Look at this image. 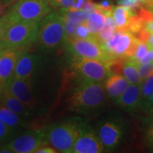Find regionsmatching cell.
<instances>
[{
	"label": "cell",
	"mask_w": 153,
	"mask_h": 153,
	"mask_svg": "<svg viewBox=\"0 0 153 153\" xmlns=\"http://www.w3.org/2000/svg\"><path fill=\"white\" fill-rule=\"evenodd\" d=\"M104 84L79 78L69 94V105L72 111L87 114L99 109L106 102Z\"/></svg>",
	"instance_id": "6da1fadb"
},
{
	"label": "cell",
	"mask_w": 153,
	"mask_h": 153,
	"mask_svg": "<svg viewBox=\"0 0 153 153\" xmlns=\"http://www.w3.org/2000/svg\"><path fill=\"white\" fill-rule=\"evenodd\" d=\"M84 123L82 120H68L50 126L45 131V140L57 152L71 153Z\"/></svg>",
	"instance_id": "7a4b0ae2"
},
{
	"label": "cell",
	"mask_w": 153,
	"mask_h": 153,
	"mask_svg": "<svg viewBox=\"0 0 153 153\" xmlns=\"http://www.w3.org/2000/svg\"><path fill=\"white\" fill-rule=\"evenodd\" d=\"M65 41V34L62 13L50 12L39 23L36 41L43 51L51 52L58 48Z\"/></svg>",
	"instance_id": "3957f363"
},
{
	"label": "cell",
	"mask_w": 153,
	"mask_h": 153,
	"mask_svg": "<svg viewBox=\"0 0 153 153\" xmlns=\"http://www.w3.org/2000/svg\"><path fill=\"white\" fill-rule=\"evenodd\" d=\"M39 23L19 21L9 28L0 43L5 48H26L37 40Z\"/></svg>",
	"instance_id": "277c9868"
},
{
	"label": "cell",
	"mask_w": 153,
	"mask_h": 153,
	"mask_svg": "<svg viewBox=\"0 0 153 153\" xmlns=\"http://www.w3.org/2000/svg\"><path fill=\"white\" fill-rule=\"evenodd\" d=\"M139 41L131 32L117 29L101 46L112 58H126L133 56Z\"/></svg>",
	"instance_id": "5b68a950"
},
{
	"label": "cell",
	"mask_w": 153,
	"mask_h": 153,
	"mask_svg": "<svg viewBox=\"0 0 153 153\" xmlns=\"http://www.w3.org/2000/svg\"><path fill=\"white\" fill-rule=\"evenodd\" d=\"M66 48L73 57L93 59L107 62L111 57L94 38H71L65 41Z\"/></svg>",
	"instance_id": "8992f818"
},
{
	"label": "cell",
	"mask_w": 153,
	"mask_h": 153,
	"mask_svg": "<svg viewBox=\"0 0 153 153\" xmlns=\"http://www.w3.org/2000/svg\"><path fill=\"white\" fill-rule=\"evenodd\" d=\"M71 67L79 78L93 82L104 83L111 74L106 62L93 59L73 57Z\"/></svg>",
	"instance_id": "52a82bcc"
},
{
	"label": "cell",
	"mask_w": 153,
	"mask_h": 153,
	"mask_svg": "<svg viewBox=\"0 0 153 153\" xmlns=\"http://www.w3.org/2000/svg\"><path fill=\"white\" fill-rule=\"evenodd\" d=\"M49 0H19L10 10L19 21L28 20L40 22L51 12Z\"/></svg>",
	"instance_id": "ba28073f"
},
{
	"label": "cell",
	"mask_w": 153,
	"mask_h": 153,
	"mask_svg": "<svg viewBox=\"0 0 153 153\" xmlns=\"http://www.w3.org/2000/svg\"><path fill=\"white\" fill-rule=\"evenodd\" d=\"M48 144L45 140V131H30L3 145L12 153H36L38 148Z\"/></svg>",
	"instance_id": "9c48e42d"
},
{
	"label": "cell",
	"mask_w": 153,
	"mask_h": 153,
	"mask_svg": "<svg viewBox=\"0 0 153 153\" xmlns=\"http://www.w3.org/2000/svg\"><path fill=\"white\" fill-rule=\"evenodd\" d=\"M97 133L104 150H113L117 148L123 139V126L118 120L107 119L99 124Z\"/></svg>",
	"instance_id": "30bf717a"
},
{
	"label": "cell",
	"mask_w": 153,
	"mask_h": 153,
	"mask_svg": "<svg viewBox=\"0 0 153 153\" xmlns=\"http://www.w3.org/2000/svg\"><path fill=\"white\" fill-rule=\"evenodd\" d=\"M31 81L32 79H22L13 76L0 86V88L16 97L30 109H33L36 104V100L33 92Z\"/></svg>",
	"instance_id": "8fae6325"
},
{
	"label": "cell",
	"mask_w": 153,
	"mask_h": 153,
	"mask_svg": "<svg viewBox=\"0 0 153 153\" xmlns=\"http://www.w3.org/2000/svg\"><path fill=\"white\" fill-rule=\"evenodd\" d=\"M104 148L97 133L85 123L74 143L72 153H101Z\"/></svg>",
	"instance_id": "7c38bea8"
},
{
	"label": "cell",
	"mask_w": 153,
	"mask_h": 153,
	"mask_svg": "<svg viewBox=\"0 0 153 153\" xmlns=\"http://www.w3.org/2000/svg\"><path fill=\"white\" fill-rule=\"evenodd\" d=\"M25 48H5L0 57V86L14 76L15 68Z\"/></svg>",
	"instance_id": "4fadbf2b"
},
{
	"label": "cell",
	"mask_w": 153,
	"mask_h": 153,
	"mask_svg": "<svg viewBox=\"0 0 153 153\" xmlns=\"http://www.w3.org/2000/svg\"><path fill=\"white\" fill-rule=\"evenodd\" d=\"M41 64V57L25 52L16 63L14 76L22 79H32Z\"/></svg>",
	"instance_id": "5bb4252c"
},
{
	"label": "cell",
	"mask_w": 153,
	"mask_h": 153,
	"mask_svg": "<svg viewBox=\"0 0 153 153\" xmlns=\"http://www.w3.org/2000/svg\"><path fill=\"white\" fill-rule=\"evenodd\" d=\"M116 104L120 108L126 111H134L140 107V85L130 84L116 101Z\"/></svg>",
	"instance_id": "9a60e30c"
},
{
	"label": "cell",
	"mask_w": 153,
	"mask_h": 153,
	"mask_svg": "<svg viewBox=\"0 0 153 153\" xmlns=\"http://www.w3.org/2000/svg\"><path fill=\"white\" fill-rule=\"evenodd\" d=\"M104 82L106 94L115 101L130 85L129 82L123 75L116 73L110 74Z\"/></svg>",
	"instance_id": "2e32d148"
},
{
	"label": "cell",
	"mask_w": 153,
	"mask_h": 153,
	"mask_svg": "<svg viewBox=\"0 0 153 153\" xmlns=\"http://www.w3.org/2000/svg\"><path fill=\"white\" fill-rule=\"evenodd\" d=\"M0 103L2 106L9 108L24 118L28 117L30 115L31 109L16 97L1 88H0Z\"/></svg>",
	"instance_id": "e0dca14e"
},
{
	"label": "cell",
	"mask_w": 153,
	"mask_h": 153,
	"mask_svg": "<svg viewBox=\"0 0 153 153\" xmlns=\"http://www.w3.org/2000/svg\"><path fill=\"white\" fill-rule=\"evenodd\" d=\"M118 74L123 75L130 84L141 85L143 82L140 75L137 63L130 57L122 59Z\"/></svg>",
	"instance_id": "ac0fdd59"
},
{
	"label": "cell",
	"mask_w": 153,
	"mask_h": 153,
	"mask_svg": "<svg viewBox=\"0 0 153 153\" xmlns=\"http://www.w3.org/2000/svg\"><path fill=\"white\" fill-rule=\"evenodd\" d=\"M135 14V10L128 7L121 5L114 7L112 11V16L117 26V29L126 30L130 20Z\"/></svg>",
	"instance_id": "d6986e66"
},
{
	"label": "cell",
	"mask_w": 153,
	"mask_h": 153,
	"mask_svg": "<svg viewBox=\"0 0 153 153\" xmlns=\"http://www.w3.org/2000/svg\"><path fill=\"white\" fill-rule=\"evenodd\" d=\"M0 120L16 131L25 125L24 118L2 105L0 106Z\"/></svg>",
	"instance_id": "ffe728a7"
},
{
	"label": "cell",
	"mask_w": 153,
	"mask_h": 153,
	"mask_svg": "<svg viewBox=\"0 0 153 153\" xmlns=\"http://www.w3.org/2000/svg\"><path fill=\"white\" fill-rule=\"evenodd\" d=\"M106 16L100 11L94 9L90 12L88 19L86 21V24L89 30L91 38H94L100 31L104 26Z\"/></svg>",
	"instance_id": "44dd1931"
},
{
	"label": "cell",
	"mask_w": 153,
	"mask_h": 153,
	"mask_svg": "<svg viewBox=\"0 0 153 153\" xmlns=\"http://www.w3.org/2000/svg\"><path fill=\"white\" fill-rule=\"evenodd\" d=\"M116 30H117V26H116L113 16H106L104 26L101 28L98 34L96 36L94 39L101 45H103L105 42L108 41L111 37Z\"/></svg>",
	"instance_id": "7402d4cb"
},
{
	"label": "cell",
	"mask_w": 153,
	"mask_h": 153,
	"mask_svg": "<svg viewBox=\"0 0 153 153\" xmlns=\"http://www.w3.org/2000/svg\"><path fill=\"white\" fill-rule=\"evenodd\" d=\"M141 104L140 107L146 109L153 93V71L148 77L143 80L140 85Z\"/></svg>",
	"instance_id": "603a6c76"
},
{
	"label": "cell",
	"mask_w": 153,
	"mask_h": 153,
	"mask_svg": "<svg viewBox=\"0 0 153 153\" xmlns=\"http://www.w3.org/2000/svg\"><path fill=\"white\" fill-rule=\"evenodd\" d=\"M90 12L84 10H69L63 9V18L74 24H79L87 21Z\"/></svg>",
	"instance_id": "cb8c5ba5"
},
{
	"label": "cell",
	"mask_w": 153,
	"mask_h": 153,
	"mask_svg": "<svg viewBox=\"0 0 153 153\" xmlns=\"http://www.w3.org/2000/svg\"><path fill=\"white\" fill-rule=\"evenodd\" d=\"M18 22H19V19L10 9L2 16L0 17V41L7 33L9 28Z\"/></svg>",
	"instance_id": "d4e9b609"
},
{
	"label": "cell",
	"mask_w": 153,
	"mask_h": 153,
	"mask_svg": "<svg viewBox=\"0 0 153 153\" xmlns=\"http://www.w3.org/2000/svg\"><path fill=\"white\" fill-rule=\"evenodd\" d=\"M16 131L11 129L0 120V144L9 142L16 135Z\"/></svg>",
	"instance_id": "484cf974"
},
{
	"label": "cell",
	"mask_w": 153,
	"mask_h": 153,
	"mask_svg": "<svg viewBox=\"0 0 153 153\" xmlns=\"http://www.w3.org/2000/svg\"><path fill=\"white\" fill-rule=\"evenodd\" d=\"M150 49V45H148V43H147V42L139 41L136 48H135V53H134L133 56L130 57V58L132 59L134 62L138 63L140 62V60L145 56V54L148 53V51Z\"/></svg>",
	"instance_id": "4316f807"
},
{
	"label": "cell",
	"mask_w": 153,
	"mask_h": 153,
	"mask_svg": "<svg viewBox=\"0 0 153 153\" xmlns=\"http://www.w3.org/2000/svg\"><path fill=\"white\" fill-rule=\"evenodd\" d=\"M74 38H79V39H87V38H92L89 33V30L86 24V22H82L77 25L76 28L75 34Z\"/></svg>",
	"instance_id": "83f0119b"
},
{
	"label": "cell",
	"mask_w": 153,
	"mask_h": 153,
	"mask_svg": "<svg viewBox=\"0 0 153 153\" xmlns=\"http://www.w3.org/2000/svg\"><path fill=\"white\" fill-rule=\"evenodd\" d=\"M117 4L118 5L124 6L135 10L141 8L143 5H145V0H118Z\"/></svg>",
	"instance_id": "f1b7e54d"
},
{
	"label": "cell",
	"mask_w": 153,
	"mask_h": 153,
	"mask_svg": "<svg viewBox=\"0 0 153 153\" xmlns=\"http://www.w3.org/2000/svg\"><path fill=\"white\" fill-rule=\"evenodd\" d=\"M137 65L140 75L143 81L153 71V61L152 62L145 63V64H137Z\"/></svg>",
	"instance_id": "f546056e"
},
{
	"label": "cell",
	"mask_w": 153,
	"mask_h": 153,
	"mask_svg": "<svg viewBox=\"0 0 153 153\" xmlns=\"http://www.w3.org/2000/svg\"><path fill=\"white\" fill-rule=\"evenodd\" d=\"M64 19V28H65V40L71 39L74 38V34H75L76 28L78 24H74L69 21Z\"/></svg>",
	"instance_id": "4dcf8cb0"
},
{
	"label": "cell",
	"mask_w": 153,
	"mask_h": 153,
	"mask_svg": "<svg viewBox=\"0 0 153 153\" xmlns=\"http://www.w3.org/2000/svg\"><path fill=\"white\" fill-rule=\"evenodd\" d=\"M75 0H49L51 5L55 7H60L63 9H69L73 4Z\"/></svg>",
	"instance_id": "1f68e13d"
},
{
	"label": "cell",
	"mask_w": 153,
	"mask_h": 153,
	"mask_svg": "<svg viewBox=\"0 0 153 153\" xmlns=\"http://www.w3.org/2000/svg\"><path fill=\"white\" fill-rule=\"evenodd\" d=\"M146 135L148 140L153 145V115H151V117L148 121Z\"/></svg>",
	"instance_id": "d6a6232c"
},
{
	"label": "cell",
	"mask_w": 153,
	"mask_h": 153,
	"mask_svg": "<svg viewBox=\"0 0 153 153\" xmlns=\"http://www.w3.org/2000/svg\"><path fill=\"white\" fill-rule=\"evenodd\" d=\"M89 1H90V0H75L73 4L70 8L66 9H69V10H82L84 5Z\"/></svg>",
	"instance_id": "836d02e7"
},
{
	"label": "cell",
	"mask_w": 153,
	"mask_h": 153,
	"mask_svg": "<svg viewBox=\"0 0 153 153\" xmlns=\"http://www.w3.org/2000/svg\"><path fill=\"white\" fill-rule=\"evenodd\" d=\"M57 151L53 148L51 145H48V144L43 145L41 148H38L36 153H56Z\"/></svg>",
	"instance_id": "e575fe53"
},
{
	"label": "cell",
	"mask_w": 153,
	"mask_h": 153,
	"mask_svg": "<svg viewBox=\"0 0 153 153\" xmlns=\"http://www.w3.org/2000/svg\"><path fill=\"white\" fill-rule=\"evenodd\" d=\"M153 61V49L150 48L137 64H145Z\"/></svg>",
	"instance_id": "d590c367"
},
{
	"label": "cell",
	"mask_w": 153,
	"mask_h": 153,
	"mask_svg": "<svg viewBox=\"0 0 153 153\" xmlns=\"http://www.w3.org/2000/svg\"><path fill=\"white\" fill-rule=\"evenodd\" d=\"M10 7L11 6L6 3L4 0H0V17L7 12V9Z\"/></svg>",
	"instance_id": "8d00e7d4"
},
{
	"label": "cell",
	"mask_w": 153,
	"mask_h": 153,
	"mask_svg": "<svg viewBox=\"0 0 153 153\" xmlns=\"http://www.w3.org/2000/svg\"><path fill=\"white\" fill-rule=\"evenodd\" d=\"M146 111L150 113V115H153V93L152 96H151V98L149 101V104L146 108Z\"/></svg>",
	"instance_id": "74e56055"
},
{
	"label": "cell",
	"mask_w": 153,
	"mask_h": 153,
	"mask_svg": "<svg viewBox=\"0 0 153 153\" xmlns=\"http://www.w3.org/2000/svg\"><path fill=\"white\" fill-rule=\"evenodd\" d=\"M145 28L148 31H150V33H153V19L145 24Z\"/></svg>",
	"instance_id": "f35d334b"
},
{
	"label": "cell",
	"mask_w": 153,
	"mask_h": 153,
	"mask_svg": "<svg viewBox=\"0 0 153 153\" xmlns=\"http://www.w3.org/2000/svg\"><path fill=\"white\" fill-rule=\"evenodd\" d=\"M148 45H150V48H153V33L151 34L150 38H149L148 41Z\"/></svg>",
	"instance_id": "ab89813d"
},
{
	"label": "cell",
	"mask_w": 153,
	"mask_h": 153,
	"mask_svg": "<svg viewBox=\"0 0 153 153\" xmlns=\"http://www.w3.org/2000/svg\"><path fill=\"white\" fill-rule=\"evenodd\" d=\"M4 1L7 4H8L9 5L11 6L14 4V3H16V1H18L19 0H4Z\"/></svg>",
	"instance_id": "60d3db41"
},
{
	"label": "cell",
	"mask_w": 153,
	"mask_h": 153,
	"mask_svg": "<svg viewBox=\"0 0 153 153\" xmlns=\"http://www.w3.org/2000/svg\"><path fill=\"white\" fill-rule=\"evenodd\" d=\"M146 7H148V8L149 9H150L151 11H153V0H151L150 2L146 6Z\"/></svg>",
	"instance_id": "b9f144b4"
},
{
	"label": "cell",
	"mask_w": 153,
	"mask_h": 153,
	"mask_svg": "<svg viewBox=\"0 0 153 153\" xmlns=\"http://www.w3.org/2000/svg\"><path fill=\"white\" fill-rule=\"evenodd\" d=\"M4 50H5V48L4 47L1 43H0V57L1 56V55H2V53Z\"/></svg>",
	"instance_id": "7bdbcfd3"
},
{
	"label": "cell",
	"mask_w": 153,
	"mask_h": 153,
	"mask_svg": "<svg viewBox=\"0 0 153 153\" xmlns=\"http://www.w3.org/2000/svg\"><path fill=\"white\" fill-rule=\"evenodd\" d=\"M152 49H153V48H152Z\"/></svg>",
	"instance_id": "ee69618b"
}]
</instances>
